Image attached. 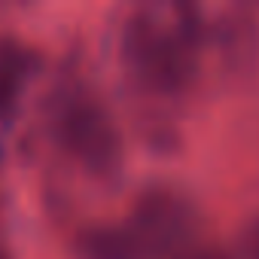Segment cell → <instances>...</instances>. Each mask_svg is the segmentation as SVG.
Segmentation results:
<instances>
[{
  "mask_svg": "<svg viewBox=\"0 0 259 259\" xmlns=\"http://www.w3.org/2000/svg\"><path fill=\"white\" fill-rule=\"evenodd\" d=\"M34 70V52L16 40H0V122H7Z\"/></svg>",
  "mask_w": 259,
  "mask_h": 259,
  "instance_id": "4",
  "label": "cell"
},
{
  "mask_svg": "<svg viewBox=\"0 0 259 259\" xmlns=\"http://www.w3.org/2000/svg\"><path fill=\"white\" fill-rule=\"evenodd\" d=\"M0 259H10V241H7V220H4V201H0Z\"/></svg>",
  "mask_w": 259,
  "mask_h": 259,
  "instance_id": "6",
  "label": "cell"
},
{
  "mask_svg": "<svg viewBox=\"0 0 259 259\" xmlns=\"http://www.w3.org/2000/svg\"><path fill=\"white\" fill-rule=\"evenodd\" d=\"M204 43L201 13L183 0H150L128 13L122 28V58L135 82L150 95H183Z\"/></svg>",
  "mask_w": 259,
  "mask_h": 259,
  "instance_id": "1",
  "label": "cell"
},
{
  "mask_svg": "<svg viewBox=\"0 0 259 259\" xmlns=\"http://www.w3.org/2000/svg\"><path fill=\"white\" fill-rule=\"evenodd\" d=\"M116 226L128 259H177L192 247L198 213L183 192L171 186H150Z\"/></svg>",
  "mask_w": 259,
  "mask_h": 259,
  "instance_id": "3",
  "label": "cell"
},
{
  "mask_svg": "<svg viewBox=\"0 0 259 259\" xmlns=\"http://www.w3.org/2000/svg\"><path fill=\"white\" fill-rule=\"evenodd\" d=\"M177 259H229V256H226L223 250H217V247H195V244H192V247H189L186 253H180Z\"/></svg>",
  "mask_w": 259,
  "mask_h": 259,
  "instance_id": "5",
  "label": "cell"
},
{
  "mask_svg": "<svg viewBox=\"0 0 259 259\" xmlns=\"http://www.w3.org/2000/svg\"><path fill=\"white\" fill-rule=\"evenodd\" d=\"M52 138L58 150L92 180L113 183L122 171L125 144L110 107L85 85L67 82L52 101Z\"/></svg>",
  "mask_w": 259,
  "mask_h": 259,
  "instance_id": "2",
  "label": "cell"
}]
</instances>
